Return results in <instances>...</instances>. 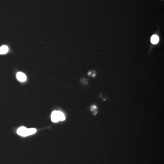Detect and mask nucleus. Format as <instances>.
I'll use <instances>...</instances> for the list:
<instances>
[{
    "label": "nucleus",
    "mask_w": 164,
    "mask_h": 164,
    "mask_svg": "<svg viewBox=\"0 0 164 164\" xmlns=\"http://www.w3.org/2000/svg\"><path fill=\"white\" fill-rule=\"evenodd\" d=\"M36 132L37 130L35 128L27 129L25 127H21L17 130V133L19 136L26 137L33 135Z\"/></svg>",
    "instance_id": "1"
},
{
    "label": "nucleus",
    "mask_w": 164,
    "mask_h": 164,
    "mask_svg": "<svg viewBox=\"0 0 164 164\" xmlns=\"http://www.w3.org/2000/svg\"><path fill=\"white\" fill-rule=\"evenodd\" d=\"M59 113L60 111H54L52 112L51 115V120L52 122L56 123L60 121Z\"/></svg>",
    "instance_id": "2"
},
{
    "label": "nucleus",
    "mask_w": 164,
    "mask_h": 164,
    "mask_svg": "<svg viewBox=\"0 0 164 164\" xmlns=\"http://www.w3.org/2000/svg\"><path fill=\"white\" fill-rule=\"evenodd\" d=\"M17 79L20 82H24L27 79V76L23 73L18 72L17 74Z\"/></svg>",
    "instance_id": "3"
},
{
    "label": "nucleus",
    "mask_w": 164,
    "mask_h": 164,
    "mask_svg": "<svg viewBox=\"0 0 164 164\" xmlns=\"http://www.w3.org/2000/svg\"><path fill=\"white\" fill-rule=\"evenodd\" d=\"M8 51V47L6 46H2L0 47V54H4Z\"/></svg>",
    "instance_id": "4"
},
{
    "label": "nucleus",
    "mask_w": 164,
    "mask_h": 164,
    "mask_svg": "<svg viewBox=\"0 0 164 164\" xmlns=\"http://www.w3.org/2000/svg\"><path fill=\"white\" fill-rule=\"evenodd\" d=\"M159 38L158 36L156 35H153L151 38V42L153 44H156L159 42Z\"/></svg>",
    "instance_id": "5"
},
{
    "label": "nucleus",
    "mask_w": 164,
    "mask_h": 164,
    "mask_svg": "<svg viewBox=\"0 0 164 164\" xmlns=\"http://www.w3.org/2000/svg\"><path fill=\"white\" fill-rule=\"evenodd\" d=\"M59 119H60V121H63L65 119V117L64 114H63V113L60 111L59 113Z\"/></svg>",
    "instance_id": "6"
}]
</instances>
